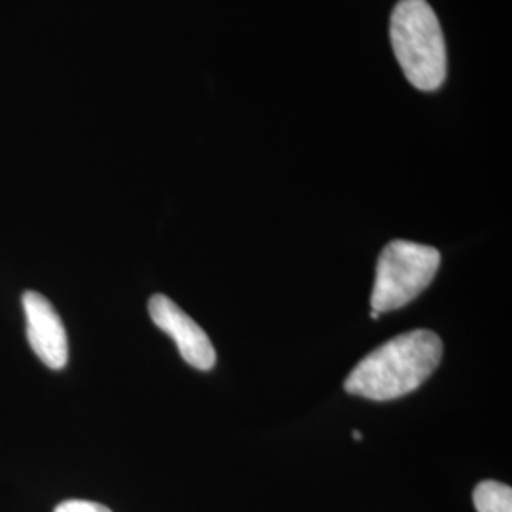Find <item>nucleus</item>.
Listing matches in <instances>:
<instances>
[{
    "mask_svg": "<svg viewBox=\"0 0 512 512\" xmlns=\"http://www.w3.org/2000/svg\"><path fill=\"white\" fill-rule=\"evenodd\" d=\"M442 342L431 330L404 332L368 353L344 387L370 401H393L418 389L440 365Z\"/></svg>",
    "mask_w": 512,
    "mask_h": 512,
    "instance_id": "obj_1",
    "label": "nucleus"
},
{
    "mask_svg": "<svg viewBox=\"0 0 512 512\" xmlns=\"http://www.w3.org/2000/svg\"><path fill=\"white\" fill-rule=\"evenodd\" d=\"M435 247L395 239L385 245L376 266L370 306L378 313L399 310L418 298L439 272Z\"/></svg>",
    "mask_w": 512,
    "mask_h": 512,
    "instance_id": "obj_3",
    "label": "nucleus"
},
{
    "mask_svg": "<svg viewBox=\"0 0 512 512\" xmlns=\"http://www.w3.org/2000/svg\"><path fill=\"white\" fill-rule=\"evenodd\" d=\"M395 57L408 82L435 92L446 80V44L439 18L427 0H401L389 23Z\"/></svg>",
    "mask_w": 512,
    "mask_h": 512,
    "instance_id": "obj_2",
    "label": "nucleus"
},
{
    "mask_svg": "<svg viewBox=\"0 0 512 512\" xmlns=\"http://www.w3.org/2000/svg\"><path fill=\"white\" fill-rule=\"evenodd\" d=\"M27 338L38 359L54 370H61L69 361V340L61 317L50 300L35 291H27L21 298Z\"/></svg>",
    "mask_w": 512,
    "mask_h": 512,
    "instance_id": "obj_5",
    "label": "nucleus"
},
{
    "mask_svg": "<svg viewBox=\"0 0 512 512\" xmlns=\"http://www.w3.org/2000/svg\"><path fill=\"white\" fill-rule=\"evenodd\" d=\"M473 501L478 512H512L511 486L484 480L476 486Z\"/></svg>",
    "mask_w": 512,
    "mask_h": 512,
    "instance_id": "obj_6",
    "label": "nucleus"
},
{
    "mask_svg": "<svg viewBox=\"0 0 512 512\" xmlns=\"http://www.w3.org/2000/svg\"><path fill=\"white\" fill-rule=\"evenodd\" d=\"M54 512H112L101 503H93V501H82V499H71V501H63L55 507Z\"/></svg>",
    "mask_w": 512,
    "mask_h": 512,
    "instance_id": "obj_7",
    "label": "nucleus"
},
{
    "mask_svg": "<svg viewBox=\"0 0 512 512\" xmlns=\"http://www.w3.org/2000/svg\"><path fill=\"white\" fill-rule=\"evenodd\" d=\"M148 313L154 325L173 338L188 365L198 370H211L215 366L217 353L209 336L171 298L165 294H154L148 302Z\"/></svg>",
    "mask_w": 512,
    "mask_h": 512,
    "instance_id": "obj_4",
    "label": "nucleus"
},
{
    "mask_svg": "<svg viewBox=\"0 0 512 512\" xmlns=\"http://www.w3.org/2000/svg\"><path fill=\"white\" fill-rule=\"evenodd\" d=\"M353 437L357 440L363 439V435H361V431H353Z\"/></svg>",
    "mask_w": 512,
    "mask_h": 512,
    "instance_id": "obj_8",
    "label": "nucleus"
}]
</instances>
